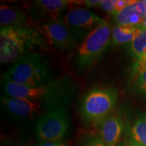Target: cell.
<instances>
[{
    "instance_id": "52a82bcc",
    "label": "cell",
    "mask_w": 146,
    "mask_h": 146,
    "mask_svg": "<svg viewBox=\"0 0 146 146\" xmlns=\"http://www.w3.org/2000/svg\"><path fill=\"white\" fill-rule=\"evenodd\" d=\"M63 21L76 45L81 43L91 32L106 21L88 9L81 7L70 8Z\"/></svg>"
},
{
    "instance_id": "7a4b0ae2",
    "label": "cell",
    "mask_w": 146,
    "mask_h": 146,
    "mask_svg": "<svg viewBox=\"0 0 146 146\" xmlns=\"http://www.w3.org/2000/svg\"><path fill=\"white\" fill-rule=\"evenodd\" d=\"M43 41L39 31L29 26L1 27L0 62L15 63L36 47L43 46Z\"/></svg>"
},
{
    "instance_id": "277c9868",
    "label": "cell",
    "mask_w": 146,
    "mask_h": 146,
    "mask_svg": "<svg viewBox=\"0 0 146 146\" xmlns=\"http://www.w3.org/2000/svg\"><path fill=\"white\" fill-rule=\"evenodd\" d=\"M118 101V91L113 87H94L82 100L80 113L90 125L99 126L110 116Z\"/></svg>"
},
{
    "instance_id": "7c38bea8",
    "label": "cell",
    "mask_w": 146,
    "mask_h": 146,
    "mask_svg": "<svg viewBox=\"0 0 146 146\" xmlns=\"http://www.w3.org/2000/svg\"><path fill=\"white\" fill-rule=\"evenodd\" d=\"M145 15L144 1H137L115 14V20L118 25H141Z\"/></svg>"
},
{
    "instance_id": "2e32d148",
    "label": "cell",
    "mask_w": 146,
    "mask_h": 146,
    "mask_svg": "<svg viewBox=\"0 0 146 146\" xmlns=\"http://www.w3.org/2000/svg\"><path fill=\"white\" fill-rule=\"evenodd\" d=\"M131 48L137 59L146 58V29H143L131 43Z\"/></svg>"
},
{
    "instance_id": "6da1fadb",
    "label": "cell",
    "mask_w": 146,
    "mask_h": 146,
    "mask_svg": "<svg viewBox=\"0 0 146 146\" xmlns=\"http://www.w3.org/2000/svg\"><path fill=\"white\" fill-rule=\"evenodd\" d=\"M7 96L23 98L41 104L48 111L67 106L78 91L77 84L68 76L53 79L41 86H28L2 79Z\"/></svg>"
},
{
    "instance_id": "cb8c5ba5",
    "label": "cell",
    "mask_w": 146,
    "mask_h": 146,
    "mask_svg": "<svg viewBox=\"0 0 146 146\" xmlns=\"http://www.w3.org/2000/svg\"><path fill=\"white\" fill-rule=\"evenodd\" d=\"M117 146H126L124 143H119Z\"/></svg>"
},
{
    "instance_id": "7402d4cb",
    "label": "cell",
    "mask_w": 146,
    "mask_h": 146,
    "mask_svg": "<svg viewBox=\"0 0 146 146\" xmlns=\"http://www.w3.org/2000/svg\"><path fill=\"white\" fill-rule=\"evenodd\" d=\"M35 146H48V141H40L39 143H36Z\"/></svg>"
},
{
    "instance_id": "3957f363",
    "label": "cell",
    "mask_w": 146,
    "mask_h": 146,
    "mask_svg": "<svg viewBox=\"0 0 146 146\" xmlns=\"http://www.w3.org/2000/svg\"><path fill=\"white\" fill-rule=\"evenodd\" d=\"M52 73L46 58L33 52L16 61L3 74L2 79L28 85L41 86L52 81Z\"/></svg>"
},
{
    "instance_id": "4fadbf2b",
    "label": "cell",
    "mask_w": 146,
    "mask_h": 146,
    "mask_svg": "<svg viewBox=\"0 0 146 146\" xmlns=\"http://www.w3.org/2000/svg\"><path fill=\"white\" fill-rule=\"evenodd\" d=\"M0 25L1 27L28 26L27 15L19 9L1 4L0 6Z\"/></svg>"
},
{
    "instance_id": "9a60e30c",
    "label": "cell",
    "mask_w": 146,
    "mask_h": 146,
    "mask_svg": "<svg viewBox=\"0 0 146 146\" xmlns=\"http://www.w3.org/2000/svg\"><path fill=\"white\" fill-rule=\"evenodd\" d=\"M131 139L146 146V112L138 116L131 130Z\"/></svg>"
},
{
    "instance_id": "ffe728a7",
    "label": "cell",
    "mask_w": 146,
    "mask_h": 146,
    "mask_svg": "<svg viewBox=\"0 0 146 146\" xmlns=\"http://www.w3.org/2000/svg\"><path fill=\"white\" fill-rule=\"evenodd\" d=\"M102 1L100 0H89V1H85V4L88 8H97L100 6Z\"/></svg>"
},
{
    "instance_id": "5b68a950",
    "label": "cell",
    "mask_w": 146,
    "mask_h": 146,
    "mask_svg": "<svg viewBox=\"0 0 146 146\" xmlns=\"http://www.w3.org/2000/svg\"><path fill=\"white\" fill-rule=\"evenodd\" d=\"M112 41V31L106 21L92 31L78 47L74 58L78 70H88L99 60Z\"/></svg>"
},
{
    "instance_id": "8fae6325",
    "label": "cell",
    "mask_w": 146,
    "mask_h": 146,
    "mask_svg": "<svg viewBox=\"0 0 146 146\" xmlns=\"http://www.w3.org/2000/svg\"><path fill=\"white\" fill-rule=\"evenodd\" d=\"M100 137L108 146H117L121 139L124 125L119 116L111 114L99 125Z\"/></svg>"
},
{
    "instance_id": "ac0fdd59",
    "label": "cell",
    "mask_w": 146,
    "mask_h": 146,
    "mask_svg": "<svg viewBox=\"0 0 146 146\" xmlns=\"http://www.w3.org/2000/svg\"><path fill=\"white\" fill-rule=\"evenodd\" d=\"M116 3H117V0L116 1V0H104V1H102L100 7L108 13L114 14Z\"/></svg>"
},
{
    "instance_id": "603a6c76",
    "label": "cell",
    "mask_w": 146,
    "mask_h": 146,
    "mask_svg": "<svg viewBox=\"0 0 146 146\" xmlns=\"http://www.w3.org/2000/svg\"><path fill=\"white\" fill-rule=\"evenodd\" d=\"M141 25V27H143V29H146V15L145 16V17H144Z\"/></svg>"
},
{
    "instance_id": "44dd1931",
    "label": "cell",
    "mask_w": 146,
    "mask_h": 146,
    "mask_svg": "<svg viewBox=\"0 0 146 146\" xmlns=\"http://www.w3.org/2000/svg\"><path fill=\"white\" fill-rule=\"evenodd\" d=\"M127 146H143L141 145L140 143H137V142L135 141V140H133V139H129V142H128V144H127Z\"/></svg>"
},
{
    "instance_id": "30bf717a",
    "label": "cell",
    "mask_w": 146,
    "mask_h": 146,
    "mask_svg": "<svg viewBox=\"0 0 146 146\" xmlns=\"http://www.w3.org/2000/svg\"><path fill=\"white\" fill-rule=\"evenodd\" d=\"M1 102L3 108L9 114L15 118L23 119H31L36 117L40 114L43 106L37 102L7 96H3Z\"/></svg>"
},
{
    "instance_id": "9c48e42d",
    "label": "cell",
    "mask_w": 146,
    "mask_h": 146,
    "mask_svg": "<svg viewBox=\"0 0 146 146\" xmlns=\"http://www.w3.org/2000/svg\"><path fill=\"white\" fill-rule=\"evenodd\" d=\"M72 1L65 0H36L29 8L31 21L36 25L60 19L63 12Z\"/></svg>"
},
{
    "instance_id": "d4e9b609",
    "label": "cell",
    "mask_w": 146,
    "mask_h": 146,
    "mask_svg": "<svg viewBox=\"0 0 146 146\" xmlns=\"http://www.w3.org/2000/svg\"><path fill=\"white\" fill-rule=\"evenodd\" d=\"M144 3H145V5H146V0H145V1H144Z\"/></svg>"
},
{
    "instance_id": "e0dca14e",
    "label": "cell",
    "mask_w": 146,
    "mask_h": 146,
    "mask_svg": "<svg viewBox=\"0 0 146 146\" xmlns=\"http://www.w3.org/2000/svg\"><path fill=\"white\" fill-rule=\"evenodd\" d=\"M135 81V87L139 94L146 97V70L138 76Z\"/></svg>"
},
{
    "instance_id": "ba28073f",
    "label": "cell",
    "mask_w": 146,
    "mask_h": 146,
    "mask_svg": "<svg viewBox=\"0 0 146 146\" xmlns=\"http://www.w3.org/2000/svg\"><path fill=\"white\" fill-rule=\"evenodd\" d=\"M38 30L47 44L60 52L74 50L76 43L64 21L56 20L39 25Z\"/></svg>"
},
{
    "instance_id": "d6986e66",
    "label": "cell",
    "mask_w": 146,
    "mask_h": 146,
    "mask_svg": "<svg viewBox=\"0 0 146 146\" xmlns=\"http://www.w3.org/2000/svg\"><path fill=\"white\" fill-rule=\"evenodd\" d=\"M83 146H108L100 137L94 136L87 139Z\"/></svg>"
},
{
    "instance_id": "5bb4252c",
    "label": "cell",
    "mask_w": 146,
    "mask_h": 146,
    "mask_svg": "<svg viewBox=\"0 0 146 146\" xmlns=\"http://www.w3.org/2000/svg\"><path fill=\"white\" fill-rule=\"evenodd\" d=\"M143 30L141 25H118L112 30V41L114 44L132 42Z\"/></svg>"
},
{
    "instance_id": "8992f818",
    "label": "cell",
    "mask_w": 146,
    "mask_h": 146,
    "mask_svg": "<svg viewBox=\"0 0 146 146\" xmlns=\"http://www.w3.org/2000/svg\"><path fill=\"white\" fill-rule=\"evenodd\" d=\"M70 127L65 109L47 111L38 120L35 134L40 141L60 142L66 137Z\"/></svg>"
}]
</instances>
